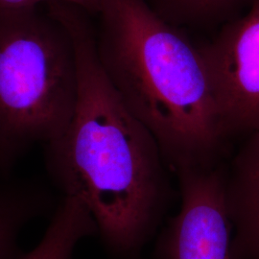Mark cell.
Listing matches in <instances>:
<instances>
[{
    "mask_svg": "<svg viewBox=\"0 0 259 259\" xmlns=\"http://www.w3.org/2000/svg\"><path fill=\"white\" fill-rule=\"evenodd\" d=\"M47 11L69 31L78 67L73 116L44 145L47 175L62 197L87 207L113 258L141 259L173 200L166 162L105 74L90 14L66 2L48 3Z\"/></svg>",
    "mask_w": 259,
    "mask_h": 259,
    "instance_id": "cell-1",
    "label": "cell"
},
{
    "mask_svg": "<svg viewBox=\"0 0 259 259\" xmlns=\"http://www.w3.org/2000/svg\"><path fill=\"white\" fill-rule=\"evenodd\" d=\"M98 61L175 173L221 165L224 135L200 47L144 0H102Z\"/></svg>",
    "mask_w": 259,
    "mask_h": 259,
    "instance_id": "cell-2",
    "label": "cell"
},
{
    "mask_svg": "<svg viewBox=\"0 0 259 259\" xmlns=\"http://www.w3.org/2000/svg\"><path fill=\"white\" fill-rule=\"evenodd\" d=\"M77 94L74 44L63 22L38 6L0 9L1 179L65 132Z\"/></svg>",
    "mask_w": 259,
    "mask_h": 259,
    "instance_id": "cell-3",
    "label": "cell"
},
{
    "mask_svg": "<svg viewBox=\"0 0 259 259\" xmlns=\"http://www.w3.org/2000/svg\"><path fill=\"white\" fill-rule=\"evenodd\" d=\"M200 49L226 138L259 132V0Z\"/></svg>",
    "mask_w": 259,
    "mask_h": 259,
    "instance_id": "cell-4",
    "label": "cell"
},
{
    "mask_svg": "<svg viewBox=\"0 0 259 259\" xmlns=\"http://www.w3.org/2000/svg\"><path fill=\"white\" fill-rule=\"evenodd\" d=\"M181 206L158 233L154 259H234L221 165L177 173Z\"/></svg>",
    "mask_w": 259,
    "mask_h": 259,
    "instance_id": "cell-5",
    "label": "cell"
},
{
    "mask_svg": "<svg viewBox=\"0 0 259 259\" xmlns=\"http://www.w3.org/2000/svg\"><path fill=\"white\" fill-rule=\"evenodd\" d=\"M226 205L234 259H259V132L248 136L226 170Z\"/></svg>",
    "mask_w": 259,
    "mask_h": 259,
    "instance_id": "cell-6",
    "label": "cell"
},
{
    "mask_svg": "<svg viewBox=\"0 0 259 259\" xmlns=\"http://www.w3.org/2000/svg\"><path fill=\"white\" fill-rule=\"evenodd\" d=\"M56 206L53 192L38 180L3 178L0 181V259H19L20 232L31 221L53 213Z\"/></svg>",
    "mask_w": 259,
    "mask_h": 259,
    "instance_id": "cell-7",
    "label": "cell"
},
{
    "mask_svg": "<svg viewBox=\"0 0 259 259\" xmlns=\"http://www.w3.org/2000/svg\"><path fill=\"white\" fill-rule=\"evenodd\" d=\"M97 235L93 216L80 201L62 197L41 240L19 259H72L81 241Z\"/></svg>",
    "mask_w": 259,
    "mask_h": 259,
    "instance_id": "cell-8",
    "label": "cell"
},
{
    "mask_svg": "<svg viewBox=\"0 0 259 259\" xmlns=\"http://www.w3.org/2000/svg\"><path fill=\"white\" fill-rule=\"evenodd\" d=\"M169 15L182 21H207L227 15L240 0H159Z\"/></svg>",
    "mask_w": 259,
    "mask_h": 259,
    "instance_id": "cell-9",
    "label": "cell"
},
{
    "mask_svg": "<svg viewBox=\"0 0 259 259\" xmlns=\"http://www.w3.org/2000/svg\"><path fill=\"white\" fill-rule=\"evenodd\" d=\"M66 2L74 4L89 14H98L102 0H0V9H18L25 7H36L40 3Z\"/></svg>",
    "mask_w": 259,
    "mask_h": 259,
    "instance_id": "cell-10",
    "label": "cell"
}]
</instances>
